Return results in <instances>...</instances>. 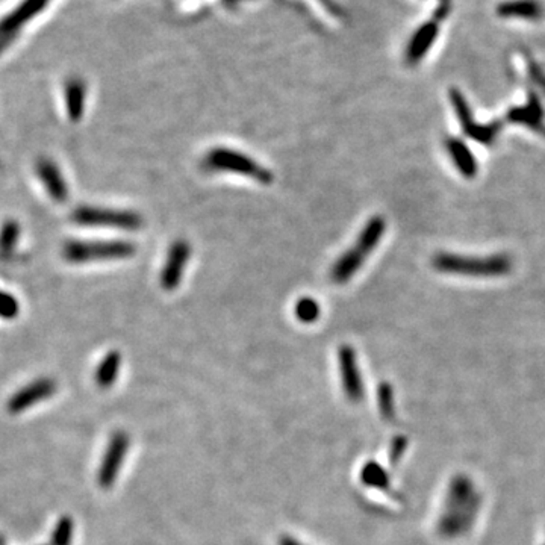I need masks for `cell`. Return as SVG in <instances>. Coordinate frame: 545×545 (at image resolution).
<instances>
[{
	"label": "cell",
	"mask_w": 545,
	"mask_h": 545,
	"mask_svg": "<svg viewBox=\"0 0 545 545\" xmlns=\"http://www.w3.org/2000/svg\"><path fill=\"white\" fill-rule=\"evenodd\" d=\"M129 444V435L125 430H117L111 435L102 457L99 473H97V482H99L101 488L111 489L115 483L118 473L125 464Z\"/></svg>",
	"instance_id": "8992f818"
},
{
	"label": "cell",
	"mask_w": 545,
	"mask_h": 545,
	"mask_svg": "<svg viewBox=\"0 0 545 545\" xmlns=\"http://www.w3.org/2000/svg\"><path fill=\"white\" fill-rule=\"evenodd\" d=\"M20 238V224L16 220H6L0 227V256L6 258L14 253Z\"/></svg>",
	"instance_id": "ac0fdd59"
},
{
	"label": "cell",
	"mask_w": 545,
	"mask_h": 545,
	"mask_svg": "<svg viewBox=\"0 0 545 545\" xmlns=\"http://www.w3.org/2000/svg\"><path fill=\"white\" fill-rule=\"evenodd\" d=\"M379 405L382 412L391 413L392 412V394H391V386L386 384H382L379 388Z\"/></svg>",
	"instance_id": "603a6c76"
},
{
	"label": "cell",
	"mask_w": 545,
	"mask_h": 545,
	"mask_svg": "<svg viewBox=\"0 0 545 545\" xmlns=\"http://www.w3.org/2000/svg\"><path fill=\"white\" fill-rule=\"evenodd\" d=\"M497 14L505 18L538 20L544 16V8L538 0H509L497 6Z\"/></svg>",
	"instance_id": "4fadbf2b"
},
{
	"label": "cell",
	"mask_w": 545,
	"mask_h": 545,
	"mask_svg": "<svg viewBox=\"0 0 545 545\" xmlns=\"http://www.w3.org/2000/svg\"><path fill=\"white\" fill-rule=\"evenodd\" d=\"M85 96L86 86L79 79H71L65 86V106L71 122H78L85 111Z\"/></svg>",
	"instance_id": "9a60e30c"
},
{
	"label": "cell",
	"mask_w": 545,
	"mask_h": 545,
	"mask_svg": "<svg viewBox=\"0 0 545 545\" xmlns=\"http://www.w3.org/2000/svg\"><path fill=\"white\" fill-rule=\"evenodd\" d=\"M338 368L341 373L344 394L352 403H359L365 396V386L359 372L356 352L352 345L344 344L338 348Z\"/></svg>",
	"instance_id": "52a82bcc"
},
{
	"label": "cell",
	"mask_w": 545,
	"mask_h": 545,
	"mask_svg": "<svg viewBox=\"0 0 545 545\" xmlns=\"http://www.w3.org/2000/svg\"><path fill=\"white\" fill-rule=\"evenodd\" d=\"M361 478L362 482L367 483L368 486H382L385 482L384 471L380 470L379 465H374V464H367L362 468Z\"/></svg>",
	"instance_id": "7402d4cb"
},
{
	"label": "cell",
	"mask_w": 545,
	"mask_h": 545,
	"mask_svg": "<svg viewBox=\"0 0 545 545\" xmlns=\"http://www.w3.org/2000/svg\"><path fill=\"white\" fill-rule=\"evenodd\" d=\"M76 224L90 227H114L123 231H137L144 224L143 217L135 211L96 208V206H79L71 214Z\"/></svg>",
	"instance_id": "5b68a950"
},
{
	"label": "cell",
	"mask_w": 545,
	"mask_h": 545,
	"mask_svg": "<svg viewBox=\"0 0 545 545\" xmlns=\"http://www.w3.org/2000/svg\"><path fill=\"white\" fill-rule=\"evenodd\" d=\"M279 545H304V544H302L300 541H297L292 537H282L279 541Z\"/></svg>",
	"instance_id": "d4e9b609"
},
{
	"label": "cell",
	"mask_w": 545,
	"mask_h": 545,
	"mask_svg": "<svg viewBox=\"0 0 545 545\" xmlns=\"http://www.w3.org/2000/svg\"><path fill=\"white\" fill-rule=\"evenodd\" d=\"M0 545H5V538L0 535Z\"/></svg>",
	"instance_id": "484cf974"
},
{
	"label": "cell",
	"mask_w": 545,
	"mask_h": 545,
	"mask_svg": "<svg viewBox=\"0 0 545 545\" xmlns=\"http://www.w3.org/2000/svg\"><path fill=\"white\" fill-rule=\"evenodd\" d=\"M137 246L123 239L111 241H82L73 239L67 241L62 248L64 258L71 264H86L94 260H120L135 256Z\"/></svg>",
	"instance_id": "3957f363"
},
{
	"label": "cell",
	"mask_w": 545,
	"mask_h": 545,
	"mask_svg": "<svg viewBox=\"0 0 545 545\" xmlns=\"http://www.w3.org/2000/svg\"><path fill=\"white\" fill-rule=\"evenodd\" d=\"M509 118L517 123H524L530 127H538L542 118V108L539 102L535 99V96L530 97V102L524 108H517L509 114Z\"/></svg>",
	"instance_id": "e0dca14e"
},
{
	"label": "cell",
	"mask_w": 545,
	"mask_h": 545,
	"mask_svg": "<svg viewBox=\"0 0 545 545\" xmlns=\"http://www.w3.org/2000/svg\"><path fill=\"white\" fill-rule=\"evenodd\" d=\"M202 166L205 170L215 173H234L239 176H246L253 179L263 185H270L275 179L272 173L259 164L253 158H250L241 151L227 149V147H214L205 155Z\"/></svg>",
	"instance_id": "7a4b0ae2"
},
{
	"label": "cell",
	"mask_w": 545,
	"mask_h": 545,
	"mask_svg": "<svg viewBox=\"0 0 545 545\" xmlns=\"http://www.w3.org/2000/svg\"><path fill=\"white\" fill-rule=\"evenodd\" d=\"M191 256V247L187 239H176L167 252L166 263L162 265L159 282L166 291L176 289L185 275V268Z\"/></svg>",
	"instance_id": "ba28073f"
},
{
	"label": "cell",
	"mask_w": 545,
	"mask_h": 545,
	"mask_svg": "<svg viewBox=\"0 0 545 545\" xmlns=\"http://www.w3.org/2000/svg\"><path fill=\"white\" fill-rule=\"evenodd\" d=\"M433 267L442 272H456L466 276H501L510 270V260L506 256H493L486 259L459 258L441 253L435 256Z\"/></svg>",
	"instance_id": "277c9868"
},
{
	"label": "cell",
	"mask_w": 545,
	"mask_h": 545,
	"mask_svg": "<svg viewBox=\"0 0 545 545\" xmlns=\"http://www.w3.org/2000/svg\"><path fill=\"white\" fill-rule=\"evenodd\" d=\"M20 312L18 300L4 289H0V319L14 320Z\"/></svg>",
	"instance_id": "44dd1931"
},
{
	"label": "cell",
	"mask_w": 545,
	"mask_h": 545,
	"mask_svg": "<svg viewBox=\"0 0 545 545\" xmlns=\"http://www.w3.org/2000/svg\"><path fill=\"white\" fill-rule=\"evenodd\" d=\"M529 71H530V74H532V78L535 79V81L539 84V86H541V88L544 90V93H545V76L541 73V70H539L538 65H537L535 62H533L532 59H529Z\"/></svg>",
	"instance_id": "cb8c5ba5"
},
{
	"label": "cell",
	"mask_w": 545,
	"mask_h": 545,
	"mask_svg": "<svg viewBox=\"0 0 545 545\" xmlns=\"http://www.w3.org/2000/svg\"><path fill=\"white\" fill-rule=\"evenodd\" d=\"M385 229L386 222L384 217L374 215L369 218L367 224L362 227L361 234H359L355 247L345 250L333 264L331 270V277L335 283L344 285L356 275L369 253L379 246L382 236L385 234Z\"/></svg>",
	"instance_id": "6da1fadb"
},
{
	"label": "cell",
	"mask_w": 545,
	"mask_h": 545,
	"mask_svg": "<svg viewBox=\"0 0 545 545\" xmlns=\"http://www.w3.org/2000/svg\"><path fill=\"white\" fill-rule=\"evenodd\" d=\"M122 361L123 357L118 350L108 352L94 372L96 385L102 389L111 388L118 377L120 368H122Z\"/></svg>",
	"instance_id": "5bb4252c"
},
{
	"label": "cell",
	"mask_w": 545,
	"mask_h": 545,
	"mask_svg": "<svg viewBox=\"0 0 545 545\" xmlns=\"http://www.w3.org/2000/svg\"><path fill=\"white\" fill-rule=\"evenodd\" d=\"M74 532V521L71 517L64 515L58 520L52 533L50 545H70Z\"/></svg>",
	"instance_id": "ffe728a7"
},
{
	"label": "cell",
	"mask_w": 545,
	"mask_h": 545,
	"mask_svg": "<svg viewBox=\"0 0 545 545\" xmlns=\"http://www.w3.org/2000/svg\"><path fill=\"white\" fill-rule=\"evenodd\" d=\"M57 392V382L49 377H41L30 382L26 386L18 389L16 394L8 400L6 409L9 413H20L37 403L52 397Z\"/></svg>",
	"instance_id": "9c48e42d"
},
{
	"label": "cell",
	"mask_w": 545,
	"mask_h": 545,
	"mask_svg": "<svg viewBox=\"0 0 545 545\" xmlns=\"http://www.w3.org/2000/svg\"><path fill=\"white\" fill-rule=\"evenodd\" d=\"M450 97H452V103L456 109L457 115H459V120H461V123L464 126V130L466 132V135L477 139V141H481V143H490V141L495 138L498 129H500V125L494 123L490 126H478V125L473 123L474 120L471 118L470 108H468L462 93L453 88L450 91Z\"/></svg>",
	"instance_id": "30bf717a"
},
{
	"label": "cell",
	"mask_w": 545,
	"mask_h": 545,
	"mask_svg": "<svg viewBox=\"0 0 545 545\" xmlns=\"http://www.w3.org/2000/svg\"><path fill=\"white\" fill-rule=\"evenodd\" d=\"M438 30H440V20L435 17L433 20L428 21L426 25H423L415 34H413L406 49V62L409 65H417L424 58V54L429 52L433 41L436 40V37H438Z\"/></svg>",
	"instance_id": "7c38bea8"
},
{
	"label": "cell",
	"mask_w": 545,
	"mask_h": 545,
	"mask_svg": "<svg viewBox=\"0 0 545 545\" xmlns=\"http://www.w3.org/2000/svg\"><path fill=\"white\" fill-rule=\"evenodd\" d=\"M447 150L450 151V155L453 156V161L456 164V167L459 168V171L464 174L465 178H474L477 174V164L474 156L471 155V151L468 150V147L459 139L450 138L445 141Z\"/></svg>",
	"instance_id": "2e32d148"
},
{
	"label": "cell",
	"mask_w": 545,
	"mask_h": 545,
	"mask_svg": "<svg viewBox=\"0 0 545 545\" xmlns=\"http://www.w3.org/2000/svg\"><path fill=\"white\" fill-rule=\"evenodd\" d=\"M320 304L317 300H314L312 297H302L297 300L296 308H294V314L299 321L304 324H311L314 321H317L320 319Z\"/></svg>",
	"instance_id": "d6986e66"
},
{
	"label": "cell",
	"mask_w": 545,
	"mask_h": 545,
	"mask_svg": "<svg viewBox=\"0 0 545 545\" xmlns=\"http://www.w3.org/2000/svg\"><path fill=\"white\" fill-rule=\"evenodd\" d=\"M35 171L42 183V187L46 188L47 194L54 202L64 203L67 200L69 197L67 182H65L62 171L59 170L57 164L49 158H40L35 166Z\"/></svg>",
	"instance_id": "8fae6325"
}]
</instances>
